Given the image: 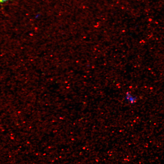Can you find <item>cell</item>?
I'll list each match as a JSON object with an SVG mask.
<instances>
[{
    "label": "cell",
    "mask_w": 164,
    "mask_h": 164,
    "mask_svg": "<svg viewBox=\"0 0 164 164\" xmlns=\"http://www.w3.org/2000/svg\"><path fill=\"white\" fill-rule=\"evenodd\" d=\"M137 98L135 97H133L132 96L129 98L128 101H129L132 104H133L135 102Z\"/></svg>",
    "instance_id": "cell-1"
},
{
    "label": "cell",
    "mask_w": 164,
    "mask_h": 164,
    "mask_svg": "<svg viewBox=\"0 0 164 164\" xmlns=\"http://www.w3.org/2000/svg\"><path fill=\"white\" fill-rule=\"evenodd\" d=\"M7 0H0V2H3Z\"/></svg>",
    "instance_id": "cell-2"
}]
</instances>
